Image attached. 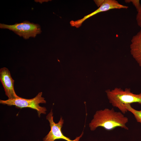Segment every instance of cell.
<instances>
[{
	"label": "cell",
	"instance_id": "5",
	"mask_svg": "<svg viewBox=\"0 0 141 141\" xmlns=\"http://www.w3.org/2000/svg\"><path fill=\"white\" fill-rule=\"evenodd\" d=\"M52 109L46 116V119L49 121L50 130L48 134L43 139V141H54L58 139H62L67 141H79L83 134V132L81 135L76 137L74 140H72L69 138L64 136L62 132V128L64 124V120L62 117H60L58 122L55 123L54 121Z\"/></svg>",
	"mask_w": 141,
	"mask_h": 141
},
{
	"label": "cell",
	"instance_id": "4",
	"mask_svg": "<svg viewBox=\"0 0 141 141\" xmlns=\"http://www.w3.org/2000/svg\"><path fill=\"white\" fill-rule=\"evenodd\" d=\"M0 28L11 31L25 39H28L31 37L34 38L42 32L40 26L39 24L27 21L13 25L0 24Z\"/></svg>",
	"mask_w": 141,
	"mask_h": 141
},
{
	"label": "cell",
	"instance_id": "6",
	"mask_svg": "<svg viewBox=\"0 0 141 141\" xmlns=\"http://www.w3.org/2000/svg\"><path fill=\"white\" fill-rule=\"evenodd\" d=\"M128 8V6L121 4L115 0H104L103 3L96 10L80 19L71 21L70 24L71 26L78 28L86 20L99 13L114 9H127Z\"/></svg>",
	"mask_w": 141,
	"mask_h": 141
},
{
	"label": "cell",
	"instance_id": "1",
	"mask_svg": "<svg viewBox=\"0 0 141 141\" xmlns=\"http://www.w3.org/2000/svg\"><path fill=\"white\" fill-rule=\"evenodd\" d=\"M128 122V118L121 112L115 111L113 108H105L96 111L89 126L92 131L99 127L108 131L119 127L128 130V128L126 125Z\"/></svg>",
	"mask_w": 141,
	"mask_h": 141
},
{
	"label": "cell",
	"instance_id": "2",
	"mask_svg": "<svg viewBox=\"0 0 141 141\" xmlns=\"http://www.w3.org/2000/svg\"><path fill=\"white\" fill-rule=\"evenodd\" d=\"M105 92L109 103L124 114L128 111L126 105L133 103L141 104V93L134 94L130 88H126L124 90L116 87L111 90L108 89Z\"/></svg>",
	"mask_w": 141,
	"mask_h": 141
},
{
	"label": "cell",
	"instance_id": "7",
	"mask_svg": "<svg viewBox=\"0 0 141 141\" xmlns=\"http://www.w3.org/2000/svg\"><path fill=\"white\" fill-rule=\"evenodd\" d=\"M0 80L6 95L8 99H13L19 98L15 93L14 87V80L12 78L10 71L6 67L0 69Z\"/></svg>",
	"mask_w": 141,
	"mask_h": 141
},
{
	"label": "cell",
	"instance_id": "3",
	"mask_svg": "<svg viewBox=\"0 0 141 141\" xmlns=\"http://www.w3.org/2000/svg\"><path fill=\"white\" fill-rule=\"evenodd\" d=\"M42 92H40L34 97L31 99L24 98L19 97L13 99L0 100V103L8 106L14 105L19 108L28 107L35 109L37 111L38 116L40 117L41 114H45L47 111L45 107L39 105L40 103H46L45 98L42 97Z\"/></svg>",
	"mask_w": 141,
	"mask_h": 141
},
{
	"label": "cell",
	"instance_id": "10",
	"mask_svg": "<svg viewBox=\"0 0 141 141\" xmlns=\"http://www.w3.org/2000/svg\"><path fill=\"white\" fill-rule=\"evenodd\" d=\"M125 2L126 3H132L136 8L137 12L140 8L141 3L139 0H125Z\"/></svg>",
	"mask_w": 141,
	"mask_h": 141
},
{
	"label": "cell",
	"instance_id": "8",
	"mask_svg": "<svg viewBox=\"0 0 141 141\" xmlns=\"http://www.w3.org/2000/svg\"><path fill=\"white\" fill-rule=\"evenodd\" d=\"M130 52L133 57L141 66V29L132 38Z\"/></svg>",
	"mask_w": 141,
	"mask_h": 141
},
{
	"label": "cell",
	"instance_id": "11",
	"mask_svg": "<svg viewBox=\"0 0 141 141\" xmlns=\"http://www.w3.org/2000/svg\"><path fill=\"white\" fill-rule=\"evenodd\" d=\"M136 19L137 25L141 28V2L140 8L137 11Z\"/></svg>",
	"mask_w": 141,
	"mask_h": 141
},
{
	"label": "cell",
	"instance_id": "9",
	"mask_svg": "<svg viewBox=\"0 0 141 141\" xmlns=\"http://www.w3.org/2000/svg\"><path fill=\"white\" fill-rule=\"evenodd\" d=\"M125 107L128 111L132 114L137 121L141 123V110H138L135 109L130 104H127Z\"/></svg>",
	"mask_w": 141,
	"mask_h": 141
},
{
	"label": "cell",
	"instance_id": "12",
	"mask_svg": "<svg viewBox=\"0 0 141 141\" xmlns=\"http://www.w3.org/2000/svg\"><path fill=\"white\" fill-rule=\"evenodd\" d=\"M94 1L97 6L99 7L103 3L104 0H95Z\"/></svg>",
	"mask_w": 141,
	"mask_h": 141
}]
</instances>
